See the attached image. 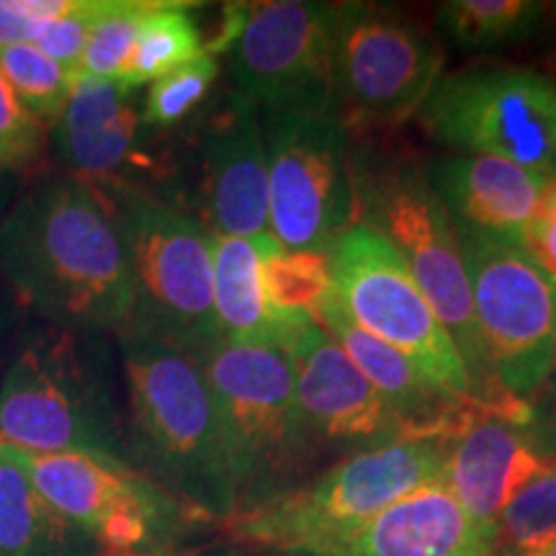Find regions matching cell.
Listing matches in <instances>:
<instances>
[{
  "instance_id": "obj_15",
  "label": "cell",
  "mask_w": 556,
  "mask_h": 556,
  "mask_svg": "<svg viewBox=\"0 0 556 556\" xmlns=\"http://www.w3.org/2000/svg\"><path fill=\"white\" fill-rule=\"evenodd\" d=\"M197 193L204 225L222 238H266L268 157L258 109L238 90L206 111L197 137Z\"/></svg>"
},
{
  "instance_id": "obj_5",
  "label": "cell",
  "mask_w": 556,
  "mask_h": 556,
  "mask_svg": "<svg viewBox=\"0 0 556 556\" xmlns=\"http://www.w3.org/2000/svg\"><path fill=\"white\" fill-rule=\"evenodd\" d=\"M0 443L127 462L106 353L83 332L60 328L26 340L0 384Z\"/></svg>"
},
{
  "instance_id": "obj_19",
  "label": "cell",
  "mask_w": 556,
  "mask_h": 556,
  "mask_svg": "<svg viewBox=\"0 0 556 556\" xmlns=\"http://www.w3.org/2000/svg\"><path fill=\"white\" fill-rule=\"evenodd\" d=\"M456 235L526 248V235L548 180L503 157L448 155L426 168Z\"/></svg>"
},
{
  "instance_id": "obj_26",
  "label": "cell",
  "mask_w": 556,
  "mask_h": 556,
  "mask_svg": "<svg viewBox=\"0 0 556 556\" xmlns=\"http://www.w3.org/2000/svg\"><path fill=\"white\" fill-rule=\"evenodd\" d=\"M556 546V464H546L500 513L486 556H544Z\"/></svg>"
},
{
  "instance_id": "obj_7",
  "label": "cell",
  "mask_w": 556,
  "mask_h": 556,
  "mask_svg": "<svg viewBox=\"0 0 556 556\" xmlns=\"http://www.w3.org/2000/svg\"><path fill=\"white\" fill-rule=\"evenodd\" d=\"M101 197L129 255L135 315L127 330L163 340L193 361L204 356L222 340L212 287L214 232L201 217L142 191Z\"/></svg>"
},
{
  "instance_id": "obj_28",
  "label": "cell",
  "mask_w": 556,
  "mask_h": 556,
  "mask_svg": "<svg viewBox=\"0 0 556 556\" xmlns=\"http://www.w3.org/2000/svg\"><path fill=\"white\" fill-rule=\"evenodd\" d=\"M0 70L41 127H54L73 93V78L34 45L0 47Z\"/></svg>"
},
{
  "instance_id": "obj_31",
  "label": "cell",
  "mask_w": 556,
  "mask_h": 556,
  "mask_svg": "<svg viewBox=\"0 0 556 556\" xmlns=\"http://www.w3.org/2000/svg\"><path fill=\"white\" fill-rule=\"evenodd\" d=\"M103 9V0H70V9L39 26L31 45L58 62L70 78H78L90 29Z\"/></svg>"
},
{
  "instance_id": "obj_9",
  "label": "cell",
  "mask_w": 556,
  "mask_h": 556,
  "mask_svg": "<svg viewBox=\"0 0 556 556\" xmlns=\"http://www.w3.org/2000/svg\"><path fill=\"white\" fill-rule=\"evenodd\" d=\"M235 90L266 114H338L336 5L274 0L235 11L219 41Z\"/></svg>"
},
{
  "instance_id": "obj_2",
  "label": "cell",
  "mask_w": 556,
  "mask_h": 556,
  "mask_svg": "<svg viewBox=\"0 0 556 556\" xmlns=\"http://www.w3.org/2000/svg\"><path fill=\"white\" fill-rule=\"evenodd\" d=\"M129 389V451L180 505L227 520L238 484L212 392L197 361L144 332H122Z\"/></svg>"
},
{
  "instance_id": "obj_27",
  "label": "cell",
  "mask_w": 556,
  "mask_h": 556,
  "mask_svg": "<svg viewBox=\"0 0 556 556\" xmlns=\"http://www.w3.org/2000/svg\"><path fill=\"white\" fill-rule=\"evenodd\" d=\"M263 294L270 309L289 317H315L332 291L330 255L289 253L270 238L263 240Z\"/></svg>"
},
{
  "instance_id": "obj_24",
  "label": "cell",
  "mask_w": 556,
  "mask_h": 556,
  "mask_svg": "<svg viewBox=\"0 0 556 556\" xmlns=\"http://www.w3.org/2000/svg\"><path fill=\"white\" fill-rule=\"evenodd\" d=\"M544 16L536 0H448L435 9V26L458 50L484 52L531 37Z\"/></svg>"
},
{
  "instance_id": "obj_6",
  "label": "cell",
  "mask_w": 556,
  "mask_h": 556,
  "mask_svg": "<svg viewBox=\"0 0 556 556\" xmlns=\"http://www.w3.org/2000/svg\"><path fill=\"white\" fill-rule=\"evenodd\" d=\"M197 364L225 438L238 484V510L294 490L319 441L299 405L287 353L217 340Z\"/></svg>"
},
{
  "instance_id": "obj_20",
  "label": "cell",
  "mask_w": 556,
  "mask_h": 556,
  "mask_svg": "<svg viewBox=\"0 0 556 556\" xmlns=\"http://www.w3.org/2000/svg\"><path fill=\"white\" fill-rule=\"evenodd\" d=\"M317 323L338 340L368 384L377 389L387 405L394 409L407 438L451 441L482 407L433 384L400 351L358 328L340 307L332 291L319 304Z\"/></svg>"
},
{
  "instance_id": "obj_16",
  "label": "cell",
  "mask_w": 556,
  "mask_h": 556,
  "mask_svg": "<svg viewBox=\"0 0 556 556\" xmlns=\"http://www.w3.org/2000/svg\"><path fill=\"white\" fill-rule=\"evenodd\" d=\"M283 353L294 368L299 405L319 443L356 454L405 441L394 409L317 319L304 323Z\"/></svg>"
},
{
  "instance_id": "obj_22",
  "label": "cell",
  "mask_w": 556,
  "mask_h": 556,
  "mask_svg": "<svg viewBox=\"0 0 556 556\" xmlns=\"http://www.w3.org/2000/svg\"><path fill=\"white\" fill-rule=\"evenodd\" d=\"M266 238L250 240L214 235V315H217L222 340L283 351L289 340L296 336V330L315 317H289L270 309L261 278L263 240Z\"/></svg>"
},
{
  "instance_id": "obj_34",
  "label": "cell",
  "mask_w": 556,
  "mask_h": 556,
  "mask_svg": "<svg viewBox=\"0 0 556 556\" xmlns=\"http://www.w3.org/2000/svg\"><path fill=\"white\" fill-rule=\"evenodd\" d=\"M526 250L548 274L556 276V180H548L541 193L539 208L526 235Z\"/></svg>"
},
{
  "instance_id": "obj_37",
  "label": "cell",
  "mask_w": 556,
  "mask_h": 556,
  "mask_svg": "<svg viewBox=\"0 0 556 556\" xmlns=\"http://www.w3.org/2000/svg\"><path fill=\"white\" fill-rule=\"evenodd\" d=\"M544 556H556V546H554V548H552V552H546V554H544Z\"/></svg>"
},
{
  "instance_id": "obj_13",
  "label": "cell",
  "mask_w": 556,
  "mask_h": 556,
  "mask_svg": "<svg viewBox=\"0 0 556 556\" xmlns=\"http://www.w3.org/2000/svg\"><path fill=\"white\" fill-rule=\"evenodd\" d=\"M336 78L348 131L397 127L420 114L443 78V52L397 9L336 3Z\"/></svg>"
},
{
  "instance_id": "obj_12",
  "label": "cell",
  "mask_w": 556,
  "mask_h": 556,
  "mask_svg": "<svg viewBox=\"0 0 556 556\" xmlns=\"http://www.w3.org/2000/svg\"><path fill=\"white\" fill-rule=\"evenodd\" d=\"M471 307L492 377L531 407L556 345V276L520 245L458 235Z\"/></svg>"
},
{
  "instance_id": "obj_14",
  "label": "cell",
  "mask_w": 556,
  "mask_h": 556,
  "mask_svg": "<svg viewBox=\"0 0 556 556\" xmlns=\"http://www.w3.org/2000/svg\"><path fill=\"white\" fill-rule=\"evenodd\" d=\"M268 225L289 253L330 255L356 222L351 131L340 116L266 114Z\"/></svg>"
},
{
  "instance_id": "obj_11",
  "label": "cell",
  "mask_w": 556,
  "mask_h": 556,
  "mask_svg": "<svg viewBox=\"0 0 556 556\" xmlns=\"http://www.w3.org/2000/svg\"><path fill=\"white\" fill-rule=\"evenodd\" d=\"M5 448L39 495L80 528L101 556H165L184 531L186 505L127 462Z\"/></svg>"
},
{
  "instance_id": "obj_29",
  "label": "cell",
  "mask_w": 556,
  "mask_h": 556,
  "mask_svg": "<svg viewBox=\"0 0 556 556\" xmlns=\"http://www.w3.org/2000/svg\"><path fill=\"white\" fill-rule=\"evenodd\" d=\"M152 9L155 0H103V9L90 29L78 78L119 80L135 50L137 34Z\"/></svg>"
},
{
  "instance_id": "obj_35",
  "label": "cell",
  "mask_w": 556,
  "mask_h": 556,
  "mask_svg": "<svg viewBox=\"0 0 556 556\" xmlns=\"http://www.w3.org/2000/svg\"><path fill=\"white\" fill-rule=\"evenodd\" d=\"M526 430L546 464H556V402L531 405Z\"/></svg>"
},
{
  "instance_id": "obj_32",
  "label": "cell",
  "mask_w": 556,
  "mask_h": 556,
  "mask_svg": "<svg viewBox=\"0 0 556 556\" xmlns=\"http://www.w3.org/2000/svg\"><path fill=\"white\" fill-rule=\"evenodd\" d=\"M45 127L26 111L0 70V168L26 170L41 160Z\"/></svg>"
},
{
  "instance_id": "obj_8",
  "label": "cell",
  "mask_w": 556,
  "mask_h": 556,
  "mask_svg": "<svg viewBox=\"0 0 556 556\" xmlns=\"http://www.w3.org/2000/svg\"><path fill=\"white\" fill-rule=\"evenodd\" d=\"M417 122L438 144L510 160L556 180V83L539 70L471 65L443 73Z\"/></svg>"
},
{
  "instance_id": "obj_30",
  "label": "cell",
  "mask_w": 556,
  "mask_h": 556,
  "mask_svg": "<svg viewBox=\"0 0 556 556\" xmlns=\"http://www.w3.org/2000/svg\"><path fill=\"white\" fill-rule=\"evenodd\" d=\"M219 75L214 52H204L186 65L170 70L168 75L150 83L142 106V124L148 129L176 127L201 106Z\"/></svg>"
},
{
  "instance_id": "obj_1",
  "label": "cell",
  "mask_w": 556,
  "mask_h": 556,
  "mask_svg": "<svg viewBox=\"0 0 556 556\" xmlns=\"http://www.w3.org/2000/svg\"><path fill=\"white\" fill-rule=\"evenodd\" d=\"M0 276L60 330L122 336L135 315L127 245L103 197L60 178L18 199L0 222Z\"/></svg>"
},
{
  "instance_id": "obj_23",
  "label": "cell",
  "mask_w": 556,
  "mask_h": 556,
  "mask_svg": "<svg viewBox=\"0 0 556 556\" xmlns=\"http://www.w3.org/2000/svg\"><path fill=\"white\" fill-rule=\"evenodd\" d=\"M0 556H99L93 541L39 495L0 443Z\"/></svg>"
},
{
  "instance_id": "obj_33",
  "label": "cell",
  "mask_w": 556,
  "mask_h": 556,
  "mask_svg": "<svg viewBox=\"0 0 556 556\" xmlns=\"http://www.w3.org/2000/svg\"><path fill=\"white\" fill-rule=\"evenodd\" d=\"M70 9V0H0V47L31 45L45 21Z\"/></svg>"
},
{
  "instance_id": "obj_18",
  "label": "cell",
  "mask_w": 556,
  "mask_h": 556,
  "mask_svg": "<svg viewBox=\"0 0 556 556\" xmlns=\"http://www.w3.org/2000/svg\"><path fill=\"white\" fill-rule=\"evenodd\" d=\"M546 462L533 446L526 422L479 407L448 441L443 484L492 541L500 513Z\"/></svg>"
},
{
  "instance_id": "obj_21",
  "label": "cell",
  "mask_w": 556,
  "mask_h": 556,
  "mask_svg": "<svg viewBox=\"0 0 556 556\" xmlns=\"http://www.w3.org/2000/svg\"><path fill=\"white\" fill-rule=\"evenodd\" d=\"M490 541L458 500L435 482L368 520L338 556H486Z\"/></svg>"
},
{
  "instance_id": "obj_4",
  "label": "cell",
  "mask_w": 556,
  "mask_h": 556,
  "mask_svg": "<svg viewBox=\"0 0 556 556\" xmlns=\"http://www.w3.org/2000/svg\"><path fill=\"white\" fill-rule=\"evenodd\" d=\"M448 441L405 438L356 451L315 482L229 516L235 539L294 556H338L381 510L426 484L443 482Z\"/></svg>"
},
{
  "instance_id": "obj_36",
  "label": "cell",
  "mask_w": 556,
  "mask_h": 556,
  "mask_svg": "<svg viewBox=\"0 0 556 556\" xmlns=\"http://www.w3.org/2000/svg\"><path fill=\"white\" fill-rule=\"evenodd\" d=\"M548 402H556V345L552 353V364H548L544 387H541V392L536 394V400H533L531 405H548Z\"/></svg>"
},
{
  "instance_id": "obj_10",
  "label": "cell",
  "mask_w": 556,
  "mask_h": 556,
  "mask_svg": "<svg viewBox=\"0 0 556 556\" xmlns=\"http://www.w3.org/2000/svg\"><path fill=\"white\" fill-rule=\"evenodd\" d=\"M330 276L332 294L358 328L400 351L433 384L482 405L448 330L379 232L361 222L345 227L330 250Z\"/></svg>"
},
{
  "instance_id": "obj_17",
  "label": "cell",
  "mask_w": 556,
  "mask_h": 556,
  "mask_svg": "<svg viewBox=\"0 0 556 556\" xmlns=\"http://www.w3.org/2000/svg\"><path fill=\"white\" fill-rule=\"evenodd\" d=\"M142 114L119 80L73 83L65 114L52 127L54 152L73 176L99 193L131 191V173L150 168Z\"/></svg>"
},
{
  "instance_id": "obj_25",
  "label": "cell",
  "mask_w": 556,
  "mask_h": 556,
  "mask_svg": "<svg viewBox=\"0 0 556 556\" xmlns=\"http://www.w3.org/2000/svg\"><path fill=\"white\" fill-rule=\"evenodd\" d=\"M204 52L201 31L189 13V5L155 3L137 34L135 50L122 70L119 83L129 90L148 86Z\"/></svg>"
},
{
  "instance_id": "obj_3",
  "label": "cell",
  "mask_w": 556,
  "mask_h": 556,
  "mask_svg": "<svg viewBox=\"0 0 556 556\" xmlns=\"http://www.w3.org/2000/svg\"><path fill=\"white\" fill-rule=\"evenodd\" d=\"M351 176L356 222L379 232L413 270L417 287L454 340L479 402L526 422L531 407L507 397L486 364L458 235L426 170L384 152L353 150Z\"/></svg>"
}]
</instances>
